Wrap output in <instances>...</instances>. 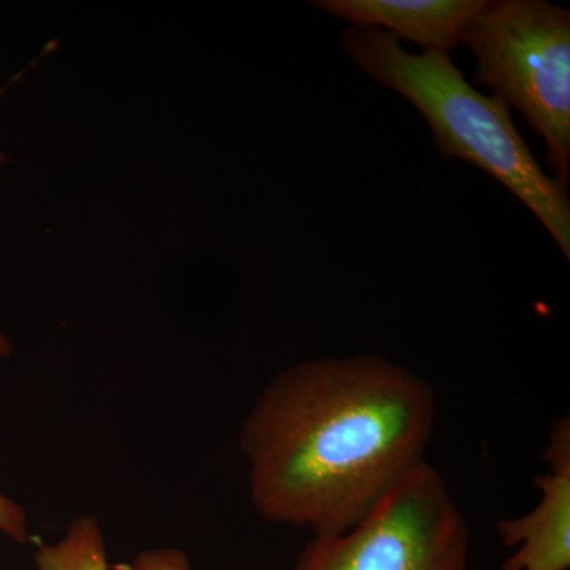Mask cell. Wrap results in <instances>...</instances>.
Returning <instances> with one entry per match:
<instances>
[{"label": "cell", "mask_w": 570, "mask_h": 570, "mask_svg": "<svg viewBox=\"0 0 570 570\" xmlns=\"http://www.w3.org/2000/svg\"><path fill=\"white\" fill-rule=\"evenodd\" d=\"M341 47L367 77L422 112L442 157L475 165L504 184L570 258L568 189L540 168L508 105L475 91L449 55L409 52L382 29L352 26Z\"/></svg>", "instance_id": "7a4b0ae2"}, {"label": "cell", "mask_w": 570, "mask_h": 570, "mask_svg": "<svg viewBox=\"0 0 570 570\" xmlns=\"http://www.w3.org/2000/svg\"><path fill=\"white\" fill-rule=\"evenodd\" d=\"M111 570H190V564L181 550L157 549L142 551L132 561L119 562Z\"/></svg>", "instance_id": "9c48e42d"}, {"label": "cell", "mask_w": 570, "mask_h": 570, "mask_svg": "<svg viewBox=\"0 0 570 570\" xmlns=\"http://www.w3.org/2000/svg\"><path fill=\"white\" fill-rule=\"evenodd\" d=\"M11 346L6 336L0 335V355H9ZM0 531L14 542L26 543L32 539L28 528V513L18 502L0 493Z\"/></svg>", "instance_id": "ba28073f"}, {"label": "cell", "mask_w": 570, "mask_h": 570, "mask_svg": "<svg viewBox=\"0 0 570 570\" xmlns=\"http://www.w3.org/2000/svg\"><path fill=\"white\" fill-rule=\"evenodd\" d=\"M469 528L428 461L351 530L314 535L294 570H468Z\"/></svg>", "instance_id": "277c9868"}, {"label": "cell", "mask_w": 570, "mask_h": 570, "mask_svg": "<svg viewBox=\"0 0 570 570\" xmlns=\"http://www.w3.org/2000/svg\"><path fill=\"white\" fill-rule=\"evenodd\" d=\"M39 570H111L99 520L80 515L71 521L59 542L40 546L36 558Z\"/></svg>", "instance_id": "52a82bcc"}, {"label": "cell", "mask_w": 570, "mask_h": 570, "mask_svg": "<svg viewBox=\"0 0 570 570\" xmlns=\"http://www.w3.org/2000/svg\"><path fill=\"white\" fill-rule=\"evenodd\" d=\"M547 472L535 479L540 499L535 508L517 519L497 524L499 538L509 549L517 547L502 570L570 569V422L550 426L543 450Z\"/></svg>", "instance_id": "5b68a950"}, {"label": "cell", "mask_w": 570, "mask_h": 570, "mask_svg": "<svg viewBox=\"0 0 570 570\" xmlns=\"http://www.w3.org/2000/svg\"><path fill=\"white\" fill-rule=\"evenodd\" d=\"M474 82L515 108L547 145L554 178L570 179V11L546 0H485L461 37Z\"/></svg>", "instance_id": "3957f363"}, {"label": "cell", "mask_w": 570, "mask_h": 570, "mask_svg": "<svg viewBox=\"0 0 570 570\" xmlns=\"http://www.w3.org/2000/svg\"><path fill=\"white\" fill-rule=\"evenodd\" d=\"M6 163V156H3L2 153H0V164Z\"/></svg>", "instance_id": "30bf717a"}, {"label": "cell", "mask_w": 570, "mask_h": 570, "mask_svg": "<svg viewBox=\"0 0 570 570\" xmlns=\"http://www.w3.org/2000/svg\"><path fill=\"white\" fill-rule=\"evenodd\" d=\"M436 417L433 389L384 356L288 367L243 423L254 509L314 535L351 530L426 461Z\"/></svg>", "instance_id": "6da1fadb"}, {"label": "cell", "mask_w": 570, "mask_h": 570, "mask_svg": "<svg viewBox=\"0 0 570 570\" xmlns=\"http://www.w3.org/2000/svg\"><path fill=\"white\" fill-rule=\"evenodd\" d=\"M485 0H317L316 9L360 28H377L425 51L449 55Z\"/></svg>", "instance_id": "8992f818"}]
</instances>
